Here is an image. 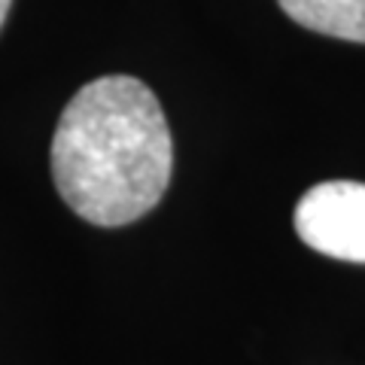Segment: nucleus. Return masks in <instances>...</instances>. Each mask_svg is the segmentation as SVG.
<instances>
[{"instance_id": "nucleus-1", "label": "nucleus", "mask_w": 365, "mask_h": 365, "mask_svg": "<svg viewBox=\"0 0 365 365\" xmlns=\"http://www.w3.org/2000/svg\"><path fill=\"white\" fill-rule=\"evenodd\" d=\"M174 140L153 88L134 76H101L71 98L52 137V180L76 216L101 228L128 225L162 201Z\"/></svg>"}, {"instance_id": "nucleus-2", "label": "nucleus", "mask_w": 365, "mask_h": 365, "mask_svg": "<svg viewBox=\"0 0 365 365\" xmlns=\"http://www.w3.org/2000/svg\"><path fill=\"white\" fill-rule=\"evenodd\" d=\"M295 232L317 253L365 265V182L329 180L307 189L295 207Z\"/></svg>"}, {"instance_id": "nucleus-3", "label": "nucleus", "mask_w": 365, "mask_h": 365, "mask_svg": "<svg viewBox=\"0 0 365 365\" xmlns=\"http://www.w3.org/2000/svg\"><path fill=\"white\" fill-rule=\"evenodd\" d=\"M295 25L326 37L365 43V0H277Z\"/></svg>"}, {"instance_id": "nucleus-4", "label": "nucleus", "mask_w": 365, "mask_h": 365, "mask_svg": "<svg viewBox=\"0 0 365 365\" xmlns=\"http://www.w3.org/2000/svg\"><path fill=\"white\" fill-rule=\"evenodd\" d=\"M9 6H13V0H0V28H4V21L9 16Z\"/></svg>"}]
</instances>
